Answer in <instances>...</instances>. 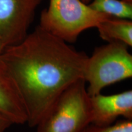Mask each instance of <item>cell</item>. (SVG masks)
<instances>
[{
  "mask_svg": "<svg viewBox=\"0 0 132 132\" xmlns=\"http://www.w3.org/2000/svg\"><path fill=\"white\" fill-rule=\"evenodd\" d=\"M87 57L39 26L3 50L0 59L15 82L29 127H36L64 90L83 78Z\"/></svg>",
  "mask_w": 132,
  "mask_h": 132,
  "instance_id": "cell-1",
  "label": "cell"
},
{
  "mask_svg": "<svg viewBox=\"0 0 132 132\" xmlns=\"http://www.w3.org/2000/svg\"><path fill=\"white\" fill-rule=\"evenodd\" d=\"M113 17L97 12L81 0H50L40 15L39 26L67 43L75 42L82 32Z\"/></svg>",
  "mask_w": 132,
  "mask_h": 132,
  "instance_id": "cell-2",
  "label": "cell"
},
{
  "mask_svg": "<svg viewBox=\"0 0 132 132\" xmlns=\"http://www.w3.org/2000/svg\"><path fill=\"white\" fill-rule=\"evenodd\" d=\"M89 123V95L81 78L59 95L36 125V132H81Z\"/></svg>",
  "mask_w": 132,
  "mask_h": 132,
  "instance_id": "cell-3",
  "label": "cell"
},
{
  "mask_svg": "<svg viewBox=\"0 0 132 132\" xmlns=\"http://www.w3.org/2000/svg\"><path fill=\"white\" fill-rule=\"evenodd\" d=\"M128 47L120 42H109L96 48L87 57L83 79L89 96L101 93L105 87L132 77V55Z\"/></svg>",
  "mask_w": 132,
  "mask_h": 132,
  "instance_id": "cell-4",
  "label": "cell"
},
{
  "mask_svg": "<svg viewBox=\"0 0 132 132\" xmlns=\"http://www.w3.org/2000/svg\"><path fill=\"white\" fill-rule=\"evenodd\" d=\"M41 0H0V42L4 49L21 42L28 34Z\"/></svg>",
  "mask_w": 132,
  "mask_h": 132,
  "instance_id": "cell-5",
  "label": "cell"
},
{
  "mask_svg": "<svg viewBox=\"0 0 132 132\" xmlns=\"http://www.w3.org/2000/svg\"><path fill=\"white\" fill-rule=\"evenodd\" d=\"M90 123L103 127L114 123L119 117L132 120V90L113 95L89 96Z\"/></svg>",
  "mask_w": 132,
  "mask_h": 132,
  "instance_id": "cell-6",
  "label": "cell"
},
{
  "mask_svg": "<svg viewBox=\"0 0 132 132\" xmlns=\"http://www.w3.org/2000/svg\"><path fill=\"white\" fill-rule=\"evenodd\" d=\"M0 116L11 124L27 123V113L14 79L0 59Z\"/></svg>",
  "mask_w": 132,
  "mask_h": 132,
  "instance_id": "cell-7",
  "label": "cell"
},
{
  "mask_svg": "<svg viewBox=\"0 0 132 132\" xmlns=\"http://www.w3.org/2000/svg\"><path fill=\"white\" fill-rule=\"evenodd\" d=\"M99 36L107 42H120L132 46L131 20L111 17L97 26Z\"/></svg>",
  "mask_w": 132,
  "mask_h": 132,
  "instance_id": "cell-8",
  "label": "cell"
},
{
  "mask_svg": "<svg viewBox=\"0 0 132 132\" xmlns=\"http://www.w3.org/2000/svg\"><path fill=\"white\" fill-rule=\"evenodd\" d=\"M89 6L97 12L119 19H132V2L125 0H92Z\"/></svg>",
  "mask_w": 132,
  "mask_h": 132,
  "instance_id": "cell-9",
  "label": "cell"
},
{
  "mask_svg": "<svg viewBox=\"0 0 132 132\" xmlns=\"http://www.w3.org/2000/svg\"><path fill=\"white\" fill-rule=\"evenodd\" d=\"M81 132H132V120L122 119L108 126H97L89 123Z\"/></svg>",
  "mask_w": 132,
  "mask_h": 132,
  "instance_id": "cell-10",
  "label": "cell"
},
{
  "mask_svg": "<svg viewBox=\"0 0 132 132\" xmlns=\"http://www.w3.org/2000/svg\"><path fill=\"white\" fill-rule=\"evenodd\" d=\"M11 125L12 124L9 121L0 116V132H6Z\"/></svg>",
  "mask_w": 132,
  "mask_h": 132,
  "instance_id": "cell-11",
  "label": "cell"
},
{
  "mask_svg": "<svg viewBox=\"0 0 132 132\" xmlns=\"http://www.w3.org/2000/svg\"><path fill=\"white\" fill-rule=\"evenodd\" d=\"M81 1H82V2H83L84 3H85V4H89L90 3V1H92V0H81Z\"/></svg>",
  "mask_w": 132,
  "mask_h": 132,
  "instance_id": "cell-12",
  "label": "cell"
},
{
  "mask_svg": "<svg viewBox=\"0 0 132 132\" xmlns=\"http://www.w3.org/2000/svg\"><path fill=\"white\" fill-rule=\"evenodd\" d=\"M3 50H4V48H3L2 44H1V43L0 42V54H1V52H3Z\"/></svg>",
  "mask_w": 132,
  "mask_h": 132,
  "instance_id": "cell-13",
  "label": "cell"
},
{
  "mask_svg": "<svg viewBox=\"0 0 132 132\" xmlns=\"http://www.w3.org/2000/svg\"><path fill=\"white\" fill-rule=\"evenodd\" d=\"M127 1H130V2H132V0H125Z\"/></svg>",
  "mask_w": 132,
  "mask_h": 132,
  "instance_id": "cell-14",
  "label": "cell"
}]
</instances>
